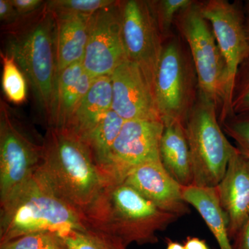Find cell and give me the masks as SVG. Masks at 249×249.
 <instances>
[{
    "label": "cell",
    "instance_id": "obj_1",
    "mask_svg": "<svg viewBox=\"0 0 249 249\" xmlns=\"http://www.w3.org/2000/svg\"><path fill=\"white\" fill-rule=\"evenodd\" d=\"M88 229L132 244L154 245L178 216L165 212L124 182L107 181L83 211Z\"/></svg>",
    "mask_w": 249,
    "mask_h": 249
},
{
    "label": "cell",
    "instance_id": "obj_2",
    "mask_svg": "<svg viewBox=\"0 0 249 249\" xmlns=\"http://www.w3.org/2000/svg\"><path fill=\"white\" fill-rule=\"evenodd\" d=\"M43 156L37 173L64 201L83 210L107 183L89 148L81 139L63 129L47 127Z\"/></svg>",
    "mask_w": 249,
    "mask_h": 249
},
{
    "label": "cell",
    "instance_id": "obj_3",
    "mask_svg": "<svg viewBox=\"0 0 249 249\" xmlns=\"http://www.w3.org/2000/svg\"><path fill=\"white\" fill-rule=\"evenodd\" d=\"M17 62L31 85L37 106L52 127L56 107V20L47 6L10 31L6 53Z\"/></svg>",
    "mask_w": 249,
    "mask_h": 249
},
{
    "label": "cell",
    "instance_id": "obj_4",
    "mask_svg": "<svg viewBox=\"0 0 249 249\" xmlns=\"http://www.w3.org/2000/svg\"><path fill=\"white\" fill-rule=\"evenodd\" d=\"M0 208V244L34 232L88 229L83 213L60 198L37 171Z\"/></svg>",
    "mask_w": 249,
    "mask_h": 249
},
{
    "label": "cell",
    "instance_id": "obj_5",
    "mask_svg": "<svg viewBox=\"0 0 249 249\" xmlns=\"http://www.w3.org/2000/svg\"><path fill=\"white\" fill-rule=\"evenodd\" d=\"M193 170V186L216 187L235 150L221 127L214 104L198 94L185 122Z\"/></svg>",
    "mask_w": 249,
    "mask_h": 249
},
{
    "label": "cell",
    "instance_id": "obj_6",
    "mask_svg": "<svg viewBox=\"0 0 249 249\" xmlns=\"http://www.w3.org/2000/svg\"><path fill=\"white\" fill-rule=\"evenodd\" d=\"M43 140L39 142L18 113L1 101L0 206L20 191L37 173L43 156Z\"/></svg>",
    "mask_w": 249,
    "mask_h": 249
},
{
    "label": "cell",
    "instance_id": "obj_7",
    "mask_svg": "<svg viewBox=\"0 0 249 249\" xmlns=\"http://www.w3.org/2000/svg\"><path fill=\"white\" fill-rule=\"evenodd\" d=\"M176 19L191 50L197 77L198 94L214 104L219 115L225 98L227 70L212 28L203 17L197 3L181 11Z\"/></svg>",
    "mask_w": 249,
    "mask_h": 249
},
{
    "label": "cell",
    "instance_id": "obj_8",
    "mask_svg": "<svg viewBox=\"0 0 249 249\" xmlns=\"http://www.w3.org/2000/svg\"><path fill=\"white\" fill-rule=\"evenodd\" d=\"M203 17L211 24L225 63L227 89L218 119L222 124L233 116L232 101L237 71L249 57V42L240 10L227 0H209L199 4Z\"/></svg>",
    "mask_w": 249,
    "mask_h": 249
},
{
    "label": "cell",
    "instance_id": "obj_9",
    "mask_svg": "<svg viewBox=\"0 0 249 249\" xmlns=\"http://www.w3.org/2000/svg\"><path fill=\"white\" fill-rule=\"evenodd\" d=\"M179 44L172 41L163 47L156 73L154 93L162 122H185L196 100L193 76Z\"/></svg>",
    "mask_w": 249,
    "mask_h": 249
},
{
    "label": "cell",
    "instance_id": "obj_10",
    "mask_svg": "<svg viewBox=\"0 0 249 249\" xmlns=\"http://www.w3.org/2000/svg\"><path fill=\"white\" fill-rule=\"evenodd\" d=\"M123 38L127 60L138 65L154 90L164 45L152 3L129 0L121 3Z\"/></svg>",
    "mask_w": 249,
    "mask_h": 249
},
{
    "label": "cell",
    "instance_id": "obj_11",
    "mask_svg": "<svg viewBox=\"0 0 249 249\" xmlns=\"http://www.w3.org/2000/svg\"><path fill=\"white\" fill-rule=\"evenodd\" d=\"M127 60L121 3L115 1L93 15L83 64L90 76L97 78L111 76Z\"/></svg>",
    "mask_w": 249,
    "mask_h": 249
},
{
    "label": "cell",
    "instance_id": "obj_12",
    "mask_svg": "<svg viewBox=\"0 0 249 249\" xmlns=\"http://www.w3.org/2000/svg\"><path fill=\"white\" fill-rule=\"evenodd\" d=\"M164 124L160 121H124L113 145L108 181L124 182L135 167L160 160V142Z\"/></svg>",
    "mask_w": 249,
    "mask_h": 249
},
{
    "label": "cell",
    "instance_id": "obj_13",
    "mask_svg": "<svg viewBox=\"0 0 249 249\" xmlns=\"http://www.w3.org/2000/svg\"><path fill=\"white\" fill-rule=\"evenodd\" d=\"M112 110L124 121H161L155 93L142 70L127 60L111 75Z\"/></svg>",
    "mask_w": 249,
    "mask_h": 249
},
{
    "label": "cell",
    "instance_id": "obj_14",
    "mask_svg": "<svg viewBox=\"0 0 249 249\" xmlns=\"http://www.w3.org/2000/svg\"><path fill=\"white\" fill-rule=\"evenodd\" d=\"M124 182L157 208L178 217L190 213L182 186L167 173L160 160L145 162L133 168Z\"/></svg>",
    "mask_w": 249,
    "mask_h": 249
},
{
    "label": "cell",
    "instance_id": "obj_15",
    "mask_svg": "<svg viewBox=\"0 0 249 249\" xmlns=\"http://www.w3.org/2000/svg\"><path fill=\"white\" fill-rule=\"evenodd\" d=\"M216 189L233 240L249 217V160L236 147Z\"/></svg>",
    "mask_w": 249,
    "mask_h": 249
},
{
    "label": "cell",
    "instance_id": "obj_16",
    "mask_svg": "<svg viewBox=\"0 0 249 249\" xmlns=\"http://www.w3.org/2000/svg\"><path fill=\"white\" fill-rule=\"evenodd\" d=\"M56 20L57 70L83 61L89 39L92 16L54 14Z\"/></svg>",
    "mask_w": 249,
    "mask_h": 249
},
{
    "label": "cell",
    "instance_id": "obj_17",
    "mask_svg": "<svg viewBox=\"0 0 249 249\" xmlns=\"http://www.w3.org/2000/svg\"><path fill=\"white\" fill-rule=\"evenodd\" d=\"M160 160L164 169L181 186L193 184V170L184 124L164 126L160 142Z\"/></svg>",
    "mask_w": 249,
    "mask_h": 249
},
{
    "label": "cell",
    "instance_id": "obj_18",
    "mask_svg": "<svg viewBox=\"0 0 249 249\" xmlns=\"http://www.w3.org/2000/svg\"><path fill=\"white\" fill-rule=\"evenodd\" d=\"M112 109V84L110 76L95 78L63 129L81 138Z\"/></svg>",
    "mask_w": 249,
    "mask_h": 249
},
{
    "label": "cell",
    "instance_id": "obj_19",
    "mask_svg": "<svg viewBox=\"0 0 249 249\" xmlns=\"http://www.w3.org/2000/svg\"><path fill=\"white\" fill-rule=\"evenodd\" d=\"M94 80L85 70L83 61L73 64L58 73L55 117L49 127H66Z\"/></svg>",
    "mask_w": 249,
    "mask_h": 249
},
{
    "label": "cell",
    "instance_id": "obj_20",
    "mask_svg": "<svg viewBox=\"0 0 249 249\" xmlns=\"http://www.w3.org/2000/svg\"><path fill=\"white\" fill-rule=\"evenodd\" d=\"M183 199L198 211L220 249H233L228 230L227 214L219 201L216 187L182 186Z\"/></svg>",
    "mask_w": 249,
    "mask_h": 249
},
{
    "label": "cell",
    "instance_id": "obj_21",
    "mask_svg": "<svg viewBox=\"0 0 249 249\" xmlns=\"http://www.w3.org/2000/svg\"><path fill=\"white\" fill-rule=\"evenodd\" d=\"M124 123V119L111 109L99 122L79 138L89 148L93 160L107 181L111 164V150Z\"/></svg>",
    "mask_w": 249,
    "mask_h": 249
},
{
    "label": "cell",
    "instance_id": "obj_22",
    "mask_svg": "<svg viewBox=\"0 0 249 249\" xmlns=\"http://www.w3.org/2000/svg\"><path fill=\"white\" fill-rule=\"evenodd\" d=\"M2 61L1 84L5 96L14 104H21L27 99V78L11 55L0 53Z\"/></svg>",
    "mask_w": 249,
    "mask_h": 249
},
{
    "label": "cell",
    "instance_id": "obj_23",
    "mask_svg": "<svg viewBox=\"0 0 249 249\" xmlns=\"http://www.w3.org/2000/svg\"><path fill=\"white\" fill-rule=\"evenodd\" d=\"M60 235L69 249H127L120 241L90 229L71 231Z\"/></svg>",
    "mask_w": 249,
    "mask_h": 249
},
{
    "label": "cell",
    "instance_id": "obj_24",
    "mask_svg": "<svg viewBox=\"0 0 249 249\" xmlns=\"http://www.w3.org/2000/svg\"><path fill=\"white\" fill-rule=\"evenodd\" d=\"M0 249H69L58 232H39L27 234L0 244Z\"/></svg>",
    "mask_w": 249,
    "mask_h": 249
},
{
    "label": "cell",
    "instance_id": "obj_25",
    "mask_svg": "<svg viewBox=\"0 0 249 249\" xmlns=\"http://www.w3.org/2000/svg\"><path fill=\"white\" fill-rule=\"evenodd\" d=\"M114 3L112 0H53L46 1V6L54 14L93 16Z\"/></svg>",
    "mask_w": 249,
    "mask_h": 249
},
{
    "label": "cell",
    "instance_id": "obj_26",
    "mask_svg": "<svg viewBox=\"0 0 249 249\" xmlns=\"http://www.w3.org/2000/svg\"><path fill=\"white\" fill-rule=\"evenodd\" d=\"M220 125L235 142L236 148L249 160V113L232 116Z\"/></svg>",
    "mask_w": 249,
    "mask_h": 249
},
{
    "label": "cell",
    "instance_id": "obj_27",
    "mask_svg": "<svg viewBox=\"0 0 249 249\" xmlns=\"http://www.w3.org/2000/svg\"><path fill=\"white\" fill-rule=\"evenodd\" d=\"M232 111L233 116L249 113V57L242 62L237 71L232 96Z\"/></svg>",
    "mask_w": 249,
    "mask_h": 249
},
{
    "label": "cell",
    "instance_id": "obj_28",
    "mask_svg": "<svg viewBox=\"0 0 249 249\" xmlns=\"http://www.w3.org/2000/svg\"><path fill=\"white\" fill-rule=\"evenodd\" d=\"M194 2L191 0H162L154 3V10L163 36L169 30L177 15L191 6Z\"/></svg>",
    "mask_w": 249,
    "mask_h": 249
},
{
    "label": "cell",
    "instance_id": "obj_29",
    "mask_svg": "<svg viewBox=\"0 0 249 249\" xmlns=\"http://www.w3.org/2000/svg\"><path fill=\"white\" fill-rule=\"evenodd\" d=\"M11 2L24 22L40 12L46 4L41 0H11Z\"/></svg>",
    "mask_w": 249,
    "mask_h": 249
},
{
    "label": "cell",
    "instance_id": "obj_30",
    "mask_svg": "<svg viewBox=\"0 0 249 249\" xmlns=\"http://www.w3.org/2000/svg\"><path fill=\"white\" fill-rule=\"evenodd\" d=\"M0 19L3 24L11 27L9 31L14 30L25 22L18 14L11 0H0Z\"/></svg>",
    "mask_w": 249,
    "mask_h": 249
},
{
    "label": "cell",
    "instance_id": "obj_31",
    "mask_svg": "<svg viewBox=\"0 0 249 249\" xmlns=\"http://www.w3.org/2000/svg\"><path fill=\"white\" fill-rule=\"evenodd\" d=\"M232 245L233 249H249V217L236 235Z\"/></svg>",
    "mask_w": 249,
    "mask_h": 249
},
{
    "label": "cell",
    "instance_id": "obj_32",
    "mask_svg": "<svg viewBox=\"0 0 249 249\" xmlns=\"http://www.w3.org/2000/svg\"><path fill=\"white\" fill-rule=\"evenodd\" d=\"M183 245L185 249H211L206 244V241L201 240L199 237L191 236L187 237Z\"/></svg>",
    "mask_w": 249,
    "mask_h": 249
},
{
    "label": "cell",
    "instance_id": "obj_33",
    "mask_svg": "<svg viewBox=\"0 0 249 249\" xmlns=\"http://www.w3.org/2000/svg\"><path fill=\"white\" fill-rule=\"evenodd\" d=\"M166 249H185L184 245L170 240L169 238L166 239Z\"/></svg>",
    "mask_w": 249,
    "mask_h": 249
},
{
    "label": "cell",
    "instance_id": "obj_34",
    "mask_svg": "<svg viewBox=\"0 0 249 249\" xmlns=\"http://www.w3.org/2000/svg\"><path fill=\"white\" fill-rule=\"evenodd\" d=\"M246 30H247V36H248L249 42V18L248 22L247 24H245Z\"/></svg>",
    "mask_w": 249,
    "mask_h": 249
}]
</instances>
